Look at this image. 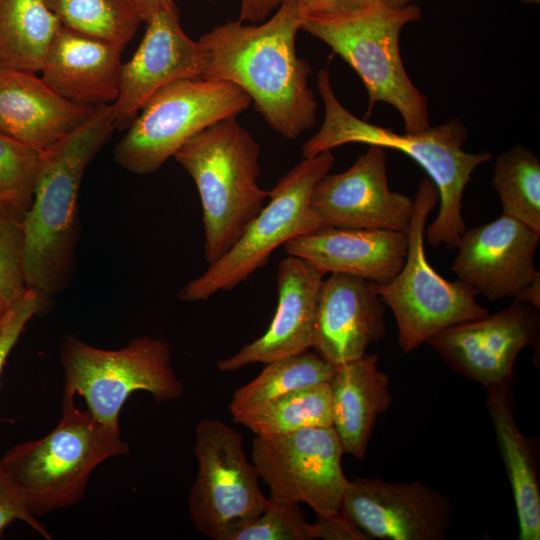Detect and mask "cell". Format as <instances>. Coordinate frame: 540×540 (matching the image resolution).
Here are the masks:
<instances>
[{
	"instance_id": "4",
	"label": "cell",
	"mask_w": 540,
	"mask_h": 540,
	"mask_svg": "<svg viewBox=\"0 0 540 540\" xmlns=\"http://www.w3.org/2000/svg\"><path fill=\"white\" fill-rule=\"evenodd\" d=\"M259 155L258 142L236 117L200 131L174 155L199 193L208 264L232 248L269 197L258 184Z\"/></svg>"
},
{
	"instance_id": "5",
	"label": "cell",
	"mask_w": 540,
	"mask_h": 540,
	"mask_svg": "<svg viewBox=\"0 0 540 540\" xmlns=\"http://www.w3.org/2000/svg\"><path fill=\"white\" fill-rule=\"evenodd\" d=\"M74 397L63 389L62 416L55 428L40 439L14 445L0 459L36 517L78 504L93 470L130 451L119 427L78 409Z\"/></svg>"
},
{
	"instance_id": "28",
	"label": "cell",
	"mask_w": 540,
	"mask_h": 540,
	"mask_svg": "<svg viewBox=\"0 0 540 540\" xmlns=\"http://www.w3.org/2000/svg\"><path fill=\"white\" fill-rule=\"evenodd\" d=\"M492 185L503 214L540 234V161L528 148L517 144L495 161Z\"/></svg>"
},
{
	"instance_id": "29",
	"label": "cell",
	"mask_w": 540,
	"mask_h": 540,
	"mask_svg": "<svg viewBox=\"0 0 540 540\" xmlns=\"http://www.w3.org/2000/svg\"><path fill=\"white\" fill-rule=\"evenodd\" d=\"M62 26L124 47L142 22L130 0H44Z\"/></svg>"
},
{
	"instance_id": "22",
	"label": "cell",
	"mask_w": 540,
	"mask_h": 540,
	"mask_svg": "<svg viewBox=\"0 0 540 540\" xmlns=\"http://www.w3.org/2000/svg\"><path fill=\"white\" fill-rule=\"evenodd\" d=\"M96 108L67 101L36 73L0 70V132L40 151L84 124Z\"/></svg>"
},
{
	"instance_id": "1",
	"label": "cell",
	"mask_w": 540,
	"mask_h": 540,
	"mask_svg": "<svg viewBox=\"0 0 540 540\" xmlns=\"http://www.w3.org/2000/svg\"><path fill=\"white\" fill-rule=\"evenodd\" d=\"M302 23L297 0H284L260 25L229 21L199 39L207 52L202 78L240 87L269 127L289 140L316 122L311 68L296 51Z\"/></svg>"
},
{
	"instance_id": "18",
	"label": "cell",
	"mask_w": 540,
	"mask_h": 540,
	"mask_svg": "<svg viewBox=\"0 0 540 540\" xmlns=\"http://www.w3.org/2000/svg\"><path fill=\"white\" fill-rule=\"evenodd\" d=\"M385 313L375 283L330 273L319 291L312 348L335 366L358 359L385 337Z\"/></svg>"
},
{
	"instance_id": "37",
	"label": "cell",
	"mask_w": 540,
	"mask_h": 540,
	"mask_svg": "<svg viewBox=\"0 0 540 540\" xmlns=\"http://www.w3.org/2000/svg\"><path fill=\"white\" fill-rule=\"evenodd\" d=\"M284 0H241L239 21L257 23L266 20Z\"/></svg>"
},
{
	"instance_id": "21",
	"label": "cell",
	"mask_w": 540,
	"mask_h": 540,
	"mask_svg": "<svg viewBox=\"0 0 540 540\" xmlns=\"http://www.w3.org/2000/svg\"><path fill=\"white\" fill-rule=\"evenodd\" d=\"M123 49L61 25L48 49L41 78L74 104H113L119 93Z\"/></svg>"
},
{
	"instance_id": "38",
	"label": "cell",
	"mask_w": 540,
	"mask_h": 540,
	"mask_svg": "<svg viewBox=\"0 0 540 540\" xmlns=\"http://www.w3.org/2000/svg\"><path fill=\"white\" fill-rule=\"evenodd\" d=\"M142 22H147L155 11L174 0H130Z\"/></svg>"
},
{
	"instance_id": "39",
	"label": "cell",
	"mask_w": 540,
	"mask_h": 540,
	"mask_svg": "<svg viewBox=\"0 0 540 540\" xmlns=\"http://www.w3.org/2000/svg\"><path fill=\"white\" fill-rule=\"evenodd\" d=\"M540 309V275L527 286L516 298Z\"/></svg>"
},
{
	"instance_id": "7",
	"label": "cell",
	"mask_w": 540,
	"mask_h": 540,
	"mask_svg": "<svg viewBox=\"0 0 540 540\" xmlns=\"http://www.w3.org/2000/svg\"><path fill=\"white\" fill-rule=\"evenodd\" d=\"M60 361L64 390L84 397L93 417L111 427H119L120 411L135 392H147L157 403L179 399L184 393L171 365L170 347L161 339L141 336L111 350L66 335Z\"/></svg>"
},
{
	"instance_id": "30",
	"label": "cell",
	"mask_w": 540,
	"mask_h": 540,
	"mask_svg": "<svg viewBox=\"0 0 540 540\" xmlns=\"http://www.w3.org/2000/svg\"><path fill=\"white\" fill-rule=\"evenodd\" d=\"M42 151L0 132V206L23 220L29 210Z\"/></svg>"
},
{
	"instance_id": "24",
	"label": "cell",
	"mask_w": 540,
	"mask_h": 540,
	"mask_svg": "<svg viewBox=\"0 0 540 540\" xmlns=\"http://www.w3.org/2000/svg\"><path fill=\"white\" fill-rule=\"evenodd\" d=\"M486 409L511 485L518 518V539H540V488L537 456L515 418L513 382L486 388Z\"/></svg>"
},
{
	"instance_id": "17",
	"label": "cell",
	"mask_w": 540,
	"mask_h": 540,
	"mask_svg": "<svg viewBox=\"0 0 540 540\" xmlns=\"http://www.w3.org/2000/svg\"><path fill=\"white\" fill-rule=\"evenodd\" d=\"M539 241L540 234L502 213L464 230L451 271L490 301L516 299L540 275L535 267Z\"/></svg>"
},
{
	"instance_id": "14",
	"label": "cell",
	"mask_w": 540,
	"mask_h": 540,
	"mask_svg": "<svg viewBox=\"0 0 540 540\" xmlns=\"http://www.w3.org/2000/svg\"><path fill=\"white\" fill-rule=\"evenodd\" d=\"M539 308L518 300L496 313L449 326L427 341L458 374L485 388L514 381L519 353L538 346Z\"/></svg>"
},
{
	"instance_id": "15",
	"label": "cell",
	"mask_w": 540,
	"mask_h": 540,
	"mask_svg": "<svg viewBox=\"0 0 540 540\" xmlns=\"http://www.w3.org/2000/svg\"><path fill=\"white\" fill-rule=\"evenodd\" d=\"M340 512L367 539L444 540L452 524L448 497L418 480L390 482L371 477L349 480Z\"/></svg>"
},
{
	"instance_id": "41",
	"label": "cell",
	"mask_w": 540,
	"mask_h": 540,
	"mask_svg": "<svg viewBox=\"0 0 540 540\" xmlns=\"http://www.w3.org/2000/svg\"><path fill=\"white\" fill-rule=\"evenodd\" d=\"M8 308H9V306L0 304V330H1L2 326H3L4 321H5V317H6V313H7Z\"/></svg>"
},
{
	"instance_id": "33",
	"label": "cell",
	"mask_w": 540,
	"mask_h": 540,
	"mask_svg": "<svg viewBox=\"0 0 540 540\" xmlns=\"http://www.w3.org/2000/svg\"><path fill=\"white\" fill-rule=\"evenodd\" d=\"M37 518L32 513L23 491L0 465V536L11 523L22 521L44 539H53Z\"/></svg>"
},
{
	"instance_id": "25",
	"label": "cell",
	"mask_w": 540,
	"mask_h": 540,
	"mask_svg": "<svg viewBox=\"0 0 540 540\" xmlns=\"http://www.w3.org/2000/svg\"><path fill=\"white\" fill-rule=\"evenodd\" d=\"M60 27L44 0H0V70L40 73Z\"/></svg>"
},
{
	"instance_id": "19",
	"label": "cell",
	"mask_w": 540,
	"mask_h": 540,
	"mask_svg": "<svg viewBox=\"0 0 540 540\" xmlns=\"http://www.w3.org/2000/svg\"><path fill=\"white\" fill-rule=\"evenodd\" d=\"M325 274L297 256L287 255L277 267L278 302L267 330L235 354L217 361L221 372L296 355L313 347L316 310Z\"/></svg>"
},
{
	"instance_id": "16",
	"label": "cell",
	"mask_w": 540,
	"mask_h": 540,
	"mask_svg": "<svg viewBox=\"0 0 540 540\" xmlns=\"http://www.w3.org/2000/svg\"><path fill=\"white\" fill-rule=\"evenodd\" d=\"M144 37L122 64L119 93L112 104L115 127H128L144 104L165 86L203 77L207 52L182 29L175 2L159 7L146 22Z\"/></svg>"
},
{
	"instance_id": "34",
	"label": "cell",
	"mask_w": 540,
	"mask_h": 540,
	"mask_svg": "<svg viewBox=\"0 0 540 540\" xmlns=\"http://www.w3.org/2000/svg\"><path fill=\"white\" fill-rule=\"evenodd\" d=\"M44 298L28 288L6 313L0 330V377L5 362L29 320L42 308Z\"/></svg>"
},
{
	"instance_id": "40",
	"label": "cell",
	"mask_w": 540,
	"mask_h": 540,
	"mask_svg": "<svg viewBox=\"0 0 540 540\" xmlns=\"http://www.w3.org/2000/svg\"><path fill=\"white\" fill-rule=\"evenodd\" d=\"M417 0H386V3L391 6H404L414 3Z\"/></svg>"
},
{
	"instance_id": "10",
	"label": "cell",
	"mask_w": 540,
	"mask_h": 540,
	"mask_svg": "<svg viewBox=\"0 0 540 540\" xmlns=\"http://www.w3.org/2000/svg\"><path fill=\"white\" fill-rule=\"evenodd\" d=\"M335 162L332 151L304 158L270 190L269 202L252 219L221 258L179 292L183 301H204L230 291L264 267L272 253L291 238L305 234L311 193Z\"/></svg>"
},
{
	"instance_id": "13",
	"label": "cell",
	"mask_w": 540,
	"mask_h": 540,
	"mask_svg": "<svg viewBox=\"0 0 540 540\" xmlns=\"http://www.w3.org/2000/svg\"><path fill=\"white\" fill-rule=\"evenodd\" d=\"M413 208L410 197L389 188L384 148L369 146L347 170L328 172L317 182L305 234L325 227L406 233Z\"/></svg>"
},
{
	"instance_id": "35",
	"label": "cell",
	"mask_w": 540,
	"mask_h": 540,
	"mask_svg": "<svg viewBox=\"0 0 540 540\" xmlns=\"http://www.w3.org/2000/svg\"><path fill=\"white\" fill-rule=\"evenodd\" d=\"M313 524L316 539L367 540V537L340 511L326 516H317Z\"/></svg>"
},
{
	"instance_id": "3",
	"label": "cell",
	"mask_w": 540,
	"mask_h": 540,
	"mask_svg": "<svg viewBox=\"0 0 540 540\" xmlns=\"http://www.w3.org/2000/svg\"><path fill=\"white\" fill-rule=\"evenodd\" d=\"M115 128L112 104L98 106L84 124L42 151L32 204L22 225L26 284L43 298L56 295L67 281L82 178Z\"/></svg>"
},
{
	"instance_id": "23",
	"label": "cell",
	"mask_w": 540,
	"mask_h": 540,
	"mask_svg": "<svg viewBox=\"0 0 540 540\" xmlns=\"http://www.w3.org/2000/svg\"><path fill=\"white\" fill-rule=\"evenodd\" d=\"M375 354L336 366L329 384L332 400V426L344 454L363 460L372 430L380 414L392 402L388 375L379 369Z\"/></svg>"
},
{
	"instance_id": "32",
	"label": "cell",
	"mask_w": 540,
	"mask_h": 540,
	"mask_svg": "<svg viewBox=\"0 0 540 540\" xmlns=\"http://www.w3.org/2000/svg\"><path fill=\"white\" fill-rule=\"evenodd\" d=\"M22 219L0 206V304L10 306L28 289Z\"/></svg>"
},
{
	"instance_id": "27",
	"label": "cell",
	"mask_w": 540,
	"mask_h": 540,
	"mask_svg": "<svg viewBox=\"0 0 540 540\" xmlns=\"http://www.w3.org/2000/svg\"><path fill=\"white\" fill-rule=\"evenodd\" d=\"M233 421L254 435L285 434L308 427L332 426L330 384L323 382L296 389Z\"/></svg>"
},
{
	"instance_id": "8",
	"label": "cell",
	"mask_w": 540,
	"mask_h": 540,
	"mask_svg": "<svg viewBox=\"0 0 540 540\" xmlns=\"http://www.w3.org/2000/svg\"><path fill=\"white\" fill-rule=\"evenodd\" d=\"M439 200L427 177L418 185L408 228V250L398 274L377 290L396 320L398 345L409 354L437 332L489 311L476 301L477 293L460 280L448 281L427 260L424 235L427 218Z\"/></svg>"
},
{
	"instance_id": "31",
	"label": "cell",
	"mask_w": 540,
	"mask_h": 540,
	"mask_svg": "<svg viewBox=\"0 0 540 540\" xmlns=\"http://www.w3.org/2000/svg\"><path fill=\"white\" fill-rule=\"evenodd\" d=\"M313 523L306 520L300 504L275 503L255 519L232 530L225 540H313Z\"/></svg>"
},
{
	"instance_id": "12",
	"label": "cell",
	"mask_w": 540,
	"mask_h": 540,
	"mask_svg": "<svg viewBox=\"0 0 540 540\" xmlns=\"http://www.w3.org/2000/svg\"><path fill=\"white\" fill-rule=\"evenodd\" d=\"M343 454L333 426L308 427L255 435L251 460L271 501L306 504L317 516H326L340 511L349 482L342 469Z\"/></svg>"
},
{
	"instance_id": "20",
	"label": "cell",
	"mask_w": 540,
	"mask_h": 540,
	"mask_svg": "<svg viewBox=\"0 0 540 540\" xmlns=\"http://www.w3.org/2000/svg\"><path fill=\"white\" fill-rule=\"evenodd\" d=\"M283 247L287 255L305 259L325 275L349 274L383 286L401 270L408 236L393 230L325 227L295 236Z\"/></svg>"
},
{
	"instance_id": "6",
	"label": "cell",
	"mask_w": 540,
	"mask_h": 540,
	"mask_svg": "<svg viewBox=\"0 0 540 540\" xmlns=\"http://www.w3.org/2000/svg\"><path fill=\"white\" fill-rule=\"evenodd\" d=\"M422 17L414 3L382 2L359 10L310 15L301 29L327 44L358 74L368 95V109L379 102L400 114L406 133L428 129V101L408 76L401 57L403 28Z\"/></svg>"
},
{
	"instance_id": "36",
	"label": "cell",
	"mask_w": 540,
	"mask_h": 540,
	"mask_svg": "<svg viewBox=\"0 0 540 540\" xmlns=\"http://www.w3.org/2000/svg\"><path fill=\"white\" fill-rule=\"evenodd\" d=\"M302 17L335 14L370 7L386 0H297Z\"/></svg>"
},
{
	"instance_id": "2",
	"label": "cell",
	"mask_w": 540,
	"mask_h": 540,
	"mask_svg": "<svg viewBox=\"0 0 540 540\" xmlns=\"http://www.w3.org/2000/svg\"><path fill=\"white\" fill-rule=\"evenodd\" d=\"M317 89L324 106V118L318 132L303 144V158L349 143L403 152L424 169L438 190L440 207L434 221L425 229L427 242L434 247L443 244L449 250L456 249L466 229L462 217L465 188L475 169L492 155L487 151L470 153L464 149L467 129L458 118L419 133L399 134L347 110L335 95L326 69L318 72Z\"/></svg>"
},
{
	"instance_id": "42",
	"label": "cell",
	"mask_w": 540,
	"mask_h": 540,
	"mask_svg": "<svg viewBox=\"0 0 540 540\" xmlns=\"http://www.w3.org/2000/svg\"><path fill=\"white\" fill-rule=\"evenodd\" d=\"M521 1L530 3V4H536V5L540 3V0H521Z\"/></svg>"
},
{
	"instance_id": "11",
	"label": "cell",
	"mask_w": 540,
	"mask_h": 540,
	"mask_svg": "<svg viewBox=\"0 0 540 540\" xmlns=\"http://www.w3.org/2000/svg\"><path fill=\"white\" fill-rule=\"evenodd\" d=\"M197 475L188 498L190 519L203 536L225 540L235 528L259 516L269 505L260 478L244 449L242 435L219 419L195 426Z\"/></svg>"
},
{
	"instance_id": "26",
	"label": "cell",
	"mask_w": 540,
	"mask_h": 540,
	"mask_svg": "<svg viewBox=\"0 0 540 540\" xmlns=\"http://www.w3.org/2000/svg\"><path fill=\"white\" fill-rule=\"evenodd\" d=\"M336 366L309 350L265 363L263 370L232 394V419L255 410L296 389L330 382Z\"/></svg>"
},
{
	"instance_id": "9",
	"label": "cell",
	"mask_w": 540,
	"mask_h": 540,
	"mask_svg": "<svg viewBox=\"0 0 540 540\" xmlns=\"http://www.w3.org/2000/svg\"><path fill=\"white\" fill-rule=\"evenodd\" d=\"M251 103L230 82L202 77L175 81L144 104L115 146L114 159L134 174L153 173L197 133L236 117Z\"/></svg>"
}]
</instances>
